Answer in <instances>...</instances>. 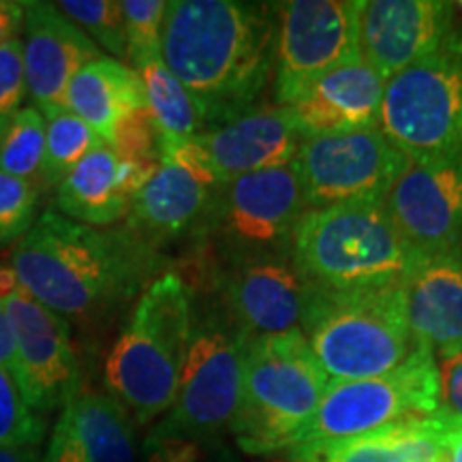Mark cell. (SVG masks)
Wrapping results in <instances>:
<instances>
[{"mask_svg": "<svg viewBox=\"0 0 462 462\" xmlns=\"http://www.w3.org/2000/svg\"><path fill=\"white\" fill-rule=\"evenodd\" d=\"M279 7L240 0H173L163 62L189 90L206 131L262 106L274 82Z\"/></svg>", "mask_w": 462, "mask_h": 462, "instance_id": "1", "label": "cell"}, {"mask_svg": "<svg viewBox=\"0 0 462 462\" xmlns=\"http://www.w3.org/2000/svg\"><path fill=\"white\" fill-rule=\"evenodd\" d=\"M24 291L67 317L103 323L170 273V257L140 245L123 225L90 227L48 208L11 253Z\"/></svg>", "mask_w": 462, "mask_h": 462, "instance_id": "2", "label": "cell"}, {"mask_svg": "<svg viewBox=\"0 0 462 462\" xmlns=\"http://www.w3.org/2000/svg\"><path fill=\"white\" fill-rule=\"evenodd\" d=\"M193 287L178 273L159 276L137 300L106 360L107 394L137 424L170 411L193 332Z\"/></svg>", "mask_w": 462, "mask_h": 462, "instance_id": "3", "label": "cell"}, {"mask_svg": "<svg viewBox=\"0 0 462 462\" xmlns=\"http://www.w3.org/2000/svg\"><path fill=\"white\" fill-rule=\"evenodd\" d=\"M421 257L401 236L383 199L309 210L291 240L293 263L317 291L396 285Z\"/></svg>", "mask_w": 462, "mask_h": 462, "instance_id": "4", "label": "cell"}, {"mask_svg": "<svg viewBox=\"0 0 462 462\" xmlns=\"http://www.w3.org/2000/svg\"><path fill=\"white\" fill-rule=\"evenodd\" d=\"M302 332L330 381L394 371L418 345L409 326L404 282L349 291L310 287Z\"/></svg>", "mask_w": 462, "mask_h": 462, "instance_id": "5", "label": "cell"}, {"mask_svg": "<svg viewBox=\"0 0 462 462\" xmlns=\"http://www.w3.org/2000/svg\"><path fill=\"white\" fill-rule=\"evenodd\" d=\"M328 385L330 377L302 330L248 340L240 404L229 429L238 448L246 454L285 452Z\"/></svg>", "mask_w": 462, "mask_h": 462, "instance_id": "6", "label": "cell"}, {"mask_svg": "<svg viewBox=\"0 0 462 462\" xmlns=\"http://www.w3.org/2000/svg\"><path fill=\"white\" fill-rule=\"evenodd\" d=\"M306 212L293 163L246 173L218 184L195 240L212 253L217 270L242 259L289 255Z\"/></svg>", "mask_w": 462, "mask_h": 462, "instance_id": "7", "label": "cell"}, {"mask_svg": "<svg viewBox=\"0 0 462 462\" xmlns=\"http://www.w3.org/2000/svg\"><path fill=\"white\" fill-rule=\"evenodd\" d=\"M246 343L223 309L195 310L193 302V332L176 401L150 435L217 448L238 411Z\"/></svg>", "mask_w": 462, "mask_h": 462, "instance_id": "8", "label": "cell"}, {"mask_svg": "<svg viewBox=\"0 0 462 462\" xmlns=\"http://www.w3.org/2000/svg\"><path fill=\"white\" fill-rule=\"evenodd\" d=\"M437 356L430 346L418 343L394 371L371 379L330 381L313 418L287 449L368 437L398 421L437 413Z\"/></svg>", "mask_w": 462, "mask_h": 462, "instance_id": "9", "label": "cell"}, {"mask_svg": "<svg viewBox=\"0 0 462 462\" xmlns=\"http://www.w3.org/2000/svg\"><path fill=\"white\" fill-rule=\"evenodd\" d=\"M377 129L411 161L462 150V34L385 82Z\"/></svg>", "mask_w": 462, "mask_h": 462, "instance_id": "10", "label": "cell"}, {"mask_svg": "<svg viewBox=\"0 0 462 462\" xmlns=\"http://www.w3.org/2000/svg\"><path fill=\"white\" fill-rule=\"evenodd\" d=\"M279 7L274 99L291 106L310 84L360 56L362 0H289Z\"/></svg>", "mask_w": 462, "mask_h": 462, "instance_id": "11", "label": "cell"}, {"mask_svg": "<svg viewBox=\"0 0 462 462\" xmlns=\"http://www.w3.org/2000/svg\"><path fill=\"white\" fill-rule=\"evenodd\" d=\"M407 157L377 126L304 137L296 165L309 210L383 199Z\"/></svg>", "mask_w": 462, "mask_h": 462, "instance_id": "12", "label": "cell"}, {"mask_svg": "<svg viewBox=\"0 0 462 462\" xmlns=\"http://www.w3.org/2000/svg\"><path fill=\"white\" fill-rule=\"evenodd\" d=\"M0 304L14 326L15 383L24 402L39 415L67 409L82 385L69 321L22 287Z\"/></svg>", "mask_w": 462, "mask_h": 462, "instance_id": "13", "label": "cell"}, {"mask_svg": "<svg viewBox=\"0 0 462 462\" xmlns=\"http://www.w3.org/2000/svg\"><path fill=\"white\" fill-rule=\"evenodd\" d=\"M383 206L420 255L462 245V150L435 159L404 161Z\"/></svg>", "mask_w": 462, "mask_h": 462, "instance_id": "14", "label": "cell"}, {"mask_svg": "<svg viewBox=\"0 0 462 462\" xmlns=\"http://www.w3.org/2000/svg\"><path fill=\"white\" fill-rule=\"evenodd\" d=\"M218 270L223 310L246 340L302 330L310 285L291 253L242 259Z\"/></svg>", "mask_w": 462, "mask_h": 462, "instance_id": "15", "label": "cell"}, {"mask_svg": "<svg viewBox=\"0 0 462 462\" xmlns=\"http://www.w3.org/2000/svg\"><path fill=\"white\" fill-rule=\"evenodd\" d=\"M452 5L443 0H362L357 50L390 79L452 37Z\"/></svg>", "mask_w": 462, "mask_h": 462, "instance_id": "16", "label": "cell"}, {"mask_svg": "<svg viewBox=\"0 0 462 462\" xmlns=\"http://www.w3.org/2000/svg\"><path fill=\"white\" fill-rule=\"evenodd\" d=\"M190 140L208 173L217 184H225L246 173L293 163L304 133L289 107L259 106L234 123Z\"/></svg>", "mask_w": 462, "mask_h": 462, "instance_id": "17", "label": "cell"}, {"mask_svg": "<svg viewBox=\"0 0 462 462\" xmlns=\"http://www.w3.org/2000/svg\"><path fill=\"white\" fill-rule=\"evenodd\" d=\"M24 20V67L28 95L45 118L67 109V90L86 65L103 58L99 45L86 37L54 3L28 0Z\"/></svg>", "mask_w": 462, "mask_h": 462, "instance_id": "18", "label": "cell"}, {"mask_svg": "<svg viewBox=\"0 0 462 462\" xmlns=\"http://www.w3.org/2000/svg\"><path fill=\"white\" fill-rule=\"evenodd\" d=\"M215 190L182 165L161 157L157 173L133 198L123 227L140 245L165 255L171 245L198 236Z\"/></svg>", "mask_w": 462, "mask_h": 462, "instance_id": "19", "label": "cell"}, {"mask_svg": "<svg viewBox=\"0 0 462 462\" xmlns=\"http://www.w3.org/2000/svg\"><path fill=\"white\" fill-rule=\"evenodd\" d=\"M154 173L103 143L58 184L56 210L90 227H109L126 218L133 198Z\"/></svg>", "mask_w": 462, "mask_h": 462, "instance_id": "20", "label": "cell"}, {"mask_svg": "<svg viewBox=\"0 0 462 462\" xmlns=\"http://www.w3.org/2000/svg\"><path fill=\"white\" fill-rule=\"evenodd\" d=\"M385 82L357 56L321 75L287 107L304 137L377 126Z\"/></svg>", "mask_w": 462, "mask_h": 462, "instance_id": "21", "label": "cell"}, {"mask_svg": "<svg viewBox=\"0 0 462 462\" xmlns=\"http://www.w3.org/2000/svg\"><path fill=\"white\" fill-rule=\"evenodd\" d=\"M404 293L418 343L430 346L437 360L462 349V245L421 257Z\"/></svg>", "mask_w": 462, "mask_h": 462, "instance_id": "22", "label": "cell"}, {"mask_svg": "<svg viewBox=\"0 0 462 462\" xmlns=\"http://www.w3.org/2000/svg\"><path fill=\"white\" fill-rule=\"evenodd\" d=\"M67 109L109 146L129 116L148 109L146 84L140 71L103 56L75 75L67 90Z\"/></svg>", "mask_w": 462, "mask_h": 462, "instance_id": "23", "label": "cell"}, {"mask_svg": "<svg viewBox=\"0 0 462 462\" xmlns=\"http://www.w3.org/2000/svg\"><path fill=\"white\" fill-rule=\"evenodd\" d=\"M65 411L86 462H137L133 418L114 396L79 392Z\"/></svg>", "mask_w": 462, "mask_h": 462, "instance_id": "24", "label": "cell"}, {"mask_svg": "<svg viewBox=\"0 0 462 462\" xmlns=\"http://www.w3.org/2000/svg\"><path fill=\"white\" fill-rule=\"evenodd\" d=\"M146 84L148 112L152 116L161 140H184L206 133L204 120L180 79L165 67L163 60L142 69Z\"/></svg>", "mask_w": 462, "mask_h": 462, "instance_id": "25", "label": "cell"}, {"mask_svg": "<svg viewBox=\"0 0 462 462\" xmlns=\"http://www.w3.org/2000/svg\"><path fill=\"white\" fill-rule=\"evenodd\" d=\"M48 120L45 131V157L42 176H39V189L50 190L58 189L65 178L88 157L92 150L103 146V142L82 118L69 112L54 114Z\"/></svg>", "mask_w": 462, "mask_h": 462, "instance_id": "26", "label": "cell"}, {"mask_svg": "<svg viewBox=\"0 0 462 462\" xmlns=\"http://www.w3.org/2000/svg\"><path fill=\"white\" fill-rule=\"evenodd\" d=\"M48 120L37 107H22L0 137V171L39 184Z\"/></svg>", "mask_w": 462, "mask_h": 462, "instance_id": "27", "label": "cell"}, {"mask_svg": "<svg viewBox=\"0 0 462 462\" xmlns=\"http://www.w3.org/2000/svg\"><path fill=\"white\" fill-rule=\"evenodd\" d=\"M170 3L165 0H126V60L135 71L163 60V28Z\"/></svg>", "mask_w": 462, "mask_h": 462, "instance_id": "28", "label": "cell"}, {"mask_svg": "<svg viewBox=\"0 0 462 462\" xmlns=\"http://www.w3.org/2000/svg\"><path fill=\"white\" fill-rule=\"evenodd\" d=\"M75 26L86 32L92 43H99L116 60H126V24L123 3L116 0H62L56 3Z\"/></svg>", "mask_w": 462, "mask_h": 462, "instance_id": "29", "label": "cell"}, {"mask_svg": "<svg viewBox=\"0 0 462 462\" xmlns=\"http://www.w3.org/2000/svg\"><path fill=\"white\" fill-rule=\"evenodd\" d=\"M48 424L43 415L34 413L20 394L15 379L0 368V446L39 448Z\"/></svg>", "mask_w": 462, "mask_h": 462, "instance_id": "30", "label": "cell"}, {"mask_svg": "<svg viewBox=\"0 0 462 462\" xmlns=\"http://www.w3.org/2000/svg\"><path fill=\"white\" fill-rule=\"evenodd\" d=\"M42 193L39 184L0 171V248L17 245L32 229Z\"/></svg>", "mask_w": 462, "mask_h": 462, "instance_id": "31", "label": "cell"}, {"mask_svg": "<svg viewBox=\"0 0 462 462\" xmlns=\"http://www.w3.org/2000/svg\"><path fill=\"white\" fill-rule=\"evenodd\" d=\"M285 454L291 462H404L394 449L373 435L300 446L287 449Z\"/></svg>", "mask_w": 462, "mask_h": 462, "instance_id": "32", "label": "cell"}, {"mask_svg": "<svg viewBox=\"0 0 462 462\" xmlns=\"http://www.w3.org/2000/svg\"><path fill=\"white\" fill-rule=\"evenodd\" d=\"M28 95L24 42L20 37L0 45V137L14 123Z\"/></svg>", "mask_w": 462, "mask_h": 462, "instance_id": "33", "label": "cell"}, {"mask_svg": "<svg viewBox=\"0 0 462 462\" xmlns=\"http://www.w3.org/2000/svg\"><path fill=\"white\" fill-rule=\"evenodd\" d=\"M439 411L462 429V349L439 357Z\"/></svg>", "mask_w": 462, "mask_h": 462, "instance_id": "34", "label": "cell"}, {"mask_svg": "<svg viewBox=\"0 0 462 462\" xmlns=\"http://www.w3.org/2000/svg\"><path fill=\"white\" fill-rule=\"evenodd\" d=\"M142 452L143 462H204V446L178 437L148 435Z\"/></svg>", "mask_w": 462, "mask_h": 462, "instance_id": "35", "label": "cell"}, {"mask_svg": "<svg viewBox=\"0 0 462 462\" xmlns=\"http://www.w3.org/2000/svg\"><path fill=\"white\" fill-rule=\"evenodd\" d=\"M43 462H86V456L79 446L78 437L73 432V424L69 413L62 409V415L58 418L54 432H51L48 452L43 456Z\"/></svg>", "mask_w": 462, "mask_h": 462, "instance_id": "36", "label": "cell"}, {"mask_svg": "<svg viewBox=\"0 0 462 462\" xmlns=\"http://www.w3.org/2000/svg\"><path fill=\"white\" fill-rule=\"evenodd\" d=\"M26 7L17 0H0V45L20 37L24 31Z\"/></svg>", "mask_w": 462, "mask_h": 462, "instance_id": "37", "label": "cell"}, {"mask_svg": "<svg viewBox=\"0 0 462 462\" xmlns=\"http://www.w3.org/2000/svg\"><path fill=\"white\" fill-rule=\"evenodd\" d=\"M0 368L15 379V334L3 304H0Z\"/></svg>", "mask_w": 462, "mask_h": 462, "instance_id": "38", "label": "cell"}, {"mask_svg": "<svg viewBox=\"0 0 462 462\" xmlns=\"http://www.w3.org/2000/svg\"><path fill=\"white\" fill-rule=\"evenodd\" d=\"M0 462H43L39 448H3L0 446Z\"/></svg>", "mask_w": 462, "mask_h": 462, "instance_id": "39", "label": "cell"}, {"mask_svg": "<svg viewBox=\"0 0 462 462\" xmlns=\"http://www.w3.org/2000/svg\"><path fill=\"white\" fill-rule=\"evenodd\" d=\"M446 456L448 462H462V429L446 439Z\"/></svg>", "mask_w": 462, "mask_h": 462, "instance_id": "40", "label": "cell"}, {"mask_svg": "<svg viewBox=\"0 0 462 462\" xmlns=\"http://www.w3.org/2000/svg\"><path fill=\"white\" fill-rule=\"evenodd\" d=\"M217 462H238L236 460V456L229 452V449H218V458Z\"/></svg>", "mask_w": 462, "mask_h": 462, "instance_id": "41", "label": "cell"}, {"mask_svg": "<svg viewBox=\"0 0 462 462\" xmlns=\"http://www.w3.org/2000/svg\"><path fill=\"white\" fill-rule=\"evenodd\" d=\"M458 7H460V11H462V3H458Z\"/></svg>", "mask_w": 462, "mask_h": 462, "instance_id": "42", "label": "cell"}]
</instances>
